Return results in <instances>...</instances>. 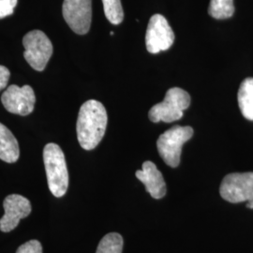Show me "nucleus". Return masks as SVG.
I'll return each mask as SVG.
<instances>
[{"label":"nucleus","instance_id":"nucleus-12","mask_svg":"<svg viewBox=\"0 0 253 253\" xmlns=\"http://www.w3.org/2000/svg\"><path fill=\"white\" fill-rule=\"evenodd\" d=\"M20 156L16 138L6 126L0 123V160L8 163H16Z\"/></svg>","mask_w":253,"mask_h":253},{"label":"nucleus","instance_id":"nucleus-8","mask_svg":"<svg viewBox=\"0 0 253 253\" xmlns=\"http://www.w3.org/2000/svg\"><path fill=\"white\" fill-rule=\"evenodd\" d=\"M63 17L73 32L86 34L92 21V0H64Z\"/></svg>","mask_w":253,"mask_h":253},{"label":"nucleus","instance_id":"nucleus-1","mask_svg":"<svg viewBox=\"0 0 253 253\" xmlns=\"http://www.w3.org/2000/svg\"><path fill=\"white\" fill-rule=\"evenodd\" d=\"M107 122L106 109L100 101L89 100L82 105L76 125L82 148L92 150L98 146L105 134Z\"/></svg>","mask_w":253,"mask_h":253},{"label":"nucleus","instance_id":"nucleus-10","mask_svg":"<svg viewBox=\"0 0 253 253\" xmlns=\"http://www.w3.org/2000/svg\"><path fill=\"white\" fill-rule=\"evenodd\" d=\"M4 216L0 218V231L9 233L18 226L21 219L28 217L31 213L29 200L19 194H10L3 202Z\"/></svg>","mask_w":253,"mask_h":253},{"label":"nucleus","instance_id":"nucleus-11","mask_svg":"<svg viewBox=\"0 0 253 253\" xmlns=\"http://www.w3.org/2000/svg\"><path fill=\"white\" fill-rule=\"evenodd\" d=\"M136 177L145 186V190L154 199H162L166 194V183L163 173L159 171L155 163L145 162L142 170L136 171Z\"/></svg>","mask_w":253,"mask_h":253},{"label":"nucleus","instance_id":"nucleus-5","mask_svg":"<svg viewBox=\"0 0 253 253\" xmlns=\"http://www.w3.org/2000/svg\"><path fill=\"white\" fill-rule=\"evenodd\" d=\"M219 193L229 203L247 202V208L253 209V172L227 174L221 182Z\"/></svg>","mask_w":253,"mask_h":253},{"label":"nucleus","instance_id":"nucleus-18","mask_svg":"<svg viewBox=\"0 0 253 253\" xmlns=\"http://www.w3.org/2000/svg\"><path fill=\"white\" fill-rule=\"evenodd\" d=\"M18 0H0V19L5 18L14 12Z\"/></svg>","mask_w":253,"mask_h":253},{"label":"nucleus","instance_id":"nucleus-4","mask_svg":"<svg viewBox=\"0 0 253 253\" xmlns=\"http://www.w3.org/2000/svg\"><path fill=\"white\" fill-rule=\"evenodd\" d=\"M191 126H173L159 137L157 147L163 162L175 168L180 163L182 146L193 136Z\"/></svg>","mask_w":253,"mask_h":253},{"label":"nucleus","instance_id":"nucleus-13","mask_svg":"<svg viewBox=\"0 0 253 253\" xmlns=\"http://www.w3.org/2000/svg\"><path fill=\"white\" fill-rule=\"evenodd\" d=\"M237 99L243 117L253 121V78H247L241 83Z\"/></svg>","mask_w":253,"mask_h":253},{"label":"nucleus","instance_id":"nucleus-2","mask_svg":"<svg viewBox=\"0 0 253 253\" xmlns=\"http://www.w3.org/2000/svg\"><path fill=\"white\" fill-rule=\"evenodd\" d=\"M43 162L49 190L54 196L60 198L65 195L69 187V172L60 146L53 143L46 145L43 149Z\"/></svg>","mask_w":253,"mask_h":253},{"label":"nucleus","instance_id":"nucleus-9","mask_svg":"<svg viewBox=\"0 0 253 253\" xmlns=\"http://www.w3.org/2000/svg\"><path fill=\"white\" fill-rule=\"evenodd\" d=\"M1 101L9 113L26 117L33 112L36 97L30 85L20 87L16 84H12L2 94Z\"/></svg>","mask_w":253,"mask_h":253},{"label":"nucleus","instance_id":"nucleus-14","mask_svg":"<svg viewBox=\"0 0 253 253\" xmlns=\"http://www.w3.org/2000/svg\"><path fill=\"white\" fill-rule=\"evenodd\" d=\"M208 13L217 20L232 17L235 13L234 0H210Z\"/></svg>","mask_w":253,"mask_h":253},{"label":"nucleus","instance_id":"nucleus-16","mask_svg":"<svg viewBox=\"0 0 253 253\" xmlns=\"http://www.w3.org/2000/svg\"><path fill=\"white\" fill-rule=\"evenodd\" d=\"M106 18L113 25H119L123 22L124 11L120 0H102Z\"/></svg>","mask_w":253,"mask_h":253},{"label":"nucleus","instance_id":"nucleus-19","mask_svg":"<svg viewBox=\"0 0 253 253\" xmlns=\"http://www.w3.org/2000/svg\"><path fill=\"white\" fill-rule=\"evenodd\" d=\"M9 76L10 73L9 69H7L5 66L0 65V91L7 86L9 83Z\"/></svg>","mask_w":253,"mask_h":253},{"label":"nucleus","instance_id":"nucleus-17","mask_svg":"<svg viewBox=\"0 0 253 253\" xmlns=\"http://www.w3.org/2000/svg\"><path fill=\"white\" fill-rule=\"evenodd\" d=\"M16 253H42V246L38 240H30L20 246Z\"/></svg>","mask_w":253,"mask_h":253},{"label":"nucleus","instance_id":"nucleus-7","mask_svg":"<svg viewBox=\"0 0 253 253\" xmlns=\"http://www.w3.org/2000/svg\"><path fill=\"white\" fill-rule=\"evenodd\" d=\"M174 42V33L168 21L162 14H155L148 23L145 45L150 54L167 51Z\"/></svg>","mask_w":253,"mask_h":253},{"label":"nucleus","instance_id":"nucleus-6","mask_svg":"<svg viewBox=\"0 0 253 253\" xmlns=\"http://www.w3.org/2000/svg\"><path fill=\"white\" fill-rule=\"evenodd\" d=\"M23 44L27 63L35 71L42 72L53 54V44L49 38L41 30H33L24 37Z\"/></svg>","mask_w":253,"mask_h":253},{"label":"nucleus","instance_id":"nucleus-3","mask_svg":"<svg viewBox=\"0 0 253 253\" xmlns=\"http://www.w3.org/2000/svg\"><path fill=\"white\" fill-rule=\"evenodd\" d=\"M190 105V94L179 87H172L166 92L163 102L150 109L148 118L153 123L161 121L171 123L183 118V111L189 108Z\"/></svg>","mask_w":253,"mask_h":253},{"label":"nucleus","instance_id":"nucleus-15","mask_svg":"<svg viewBox=\"0 0 253 253\" xmlns=\"http://www.w3.org/2000/svg\"><path fill=\"white\" fill-rule=\"evenodd\" d=\"M123 237L118 233L105 235L98 246L96 253H122Z\"/></svg>","mask_w":253,"mask_h":253}]
</instances>
